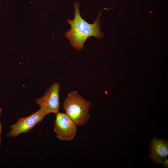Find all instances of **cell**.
<instances>
[{"mask_svg":"<svg viewBox=\"0 0 168 168\" xmlns=\"http://www.w3.org/2000/svg\"><path fill=\"white\" fill-rule=\"evenodd\" d=\"M75 14L73 19H67V22L70 25L71 29L66 32L64 35L66 38L70 41V45L78 50H82L85 42L87 39L91 36L101 40L105 35L102 32L101 22L100 17L101 12L99 13L97 16L92 24L88 23L81 16L79 11L80 3L78 2H74Z\"/></svg>","mask_w":168,"mask_h":168,"instance_id":"6da1fadb","label":"cell"},{"mask_svg":"<svg viewBox=\"0 0 168 168\" xmlns=\"http://www.w3.org/2000/svg\"><path fill=\"white\" fill-rule=\"evenodd\" d=\"M91 102L84 99L76 91L68 94L63 107L65 113L77 126L86 124L90 118L89 109Z\"/></svg>","mask_w":168,"mask_h":168,"instance_id":"7a4b0ae2","label":"cell"},{"mask_svg":"<svg viewBox=\"0 0 168 168\" xmlns=\"http://www.w3.org/2000/svg\"><path fill=\"white\" fill-rule=\"evenodd\" d=\"M55 114L53 129L57 138L61 140L71 141L77 134V126L65 113L58 112Z\"/></svg>","mask_w":168,"mask_h":168,"instance_id":"3957f363","label":"cell"},{"mask_svg":"<svg viewBox=\"0 0 168 168\" xmlns=\"http://www.w3.org/2000/svg\"><path fill=\"white\" fill-rule=\"evenodd\" d=\"M48 114L45 110L40 108L37 111L28 116L19 118L15 124L10 126L11 130L7 136L14 138L21 133L27 132L40 122Z\"/></svg>","mask_w":168,"mask_h":168,"instance_id":"277c9868","label":"cell"},{"mask_svg":"<svg viewBox=\"0 0 168 168\" xmlns=\"http://www.w3.org/2000/svg\"><path fill=\"white\" fill-rule=\"evenodd\" d=\"M60 85L55 82L46 90L42 96L37 98L36 102L41 108L48 114H54L59 112L60 107L59 92Z\"/></svg>","mask_w":168,"mask_h":168,"instance_id":"5b68a950","label":"cell"},{"mask_svg":"<svg viewBox=\"0 0 168 168\" xmlns=\"http://www.w3.org/2000/svg\"><path fill=\"white\" fill-rule=\"evenodd\" d=\"M149 149L152 161L156 164L161 163L168 155L167 140L154 138L151 141Z\"/></svg>","mask_w":168,"mask_h":168,"instance_id":"8992f818","label":"cell"},{"mask_svg":"<svg viewBox=\"0 0 168 168\" xmlns=\"http://www.w3.org/2000/svg\"><path fill=\"white\" fill-rule=\"evenodd\" d=\"M2 109L0 108V115L1 114V113L2 112ZM1 130H2V125H1V122L0 121V147L1 146Z\"/></svg>","mask_w":168,"mask_h":168,"instance_id":"52a82bcc","label":"cell"},{"mask_svg":"<svg viewBox=\"0 0 168 168\" xmlns=\"http://www.w3.org/2000/svg\"><path fill=\"white\" fill-rule=\"evenodd\" d=\"M163 163L164 167L168 168V160H166L163 161Z\"/></svg>","mask_w":168,"mask_h":168,"instance_id":"ba28073f","label":"cell"}]
</instances>
